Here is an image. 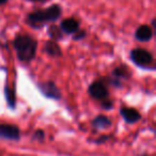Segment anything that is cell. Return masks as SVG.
Returning <instances> with one entry per match:
<instances>
[{"label": "cell", "instance_id": "cell-1", "mask_svg": "<svg viewBox=\"0 0 156 156\" xmlns=\"http://www.w3.org/2000/svg\"><path fill=\"white\" fill-rule=\"evenodd\" d=\"M37 42L28 35H20L14 40V48L20 61H31L37 52Z\"/></svg>", "mask_w": 156, "mask_h": 156}, {"label": "cell", "instance_id": "cell-2", "mask_svg": "<svg viewBox=\"0 0 156 156\" xmlns=\"http://www.w3.org/2000/svg\"><path fill=\"white\" fill-rule=\"evenodd\" d=\"M61 15V8L58 5H50L46 10L43 11H35L33 13L29 14L27 22L32 27H41L46 23H51L58 20Z\"/></svg>", "mask_w": 156, "mask_h": 156}, {"label": "cell", "instance_id": "cell-3", "mask_svg": "<svg viewBox=\"0 0 156 156\" xmlns=\"http://www.w3.org/2000/svg\"><path fill=\"white\" fill-rule=\"evenodd\" d=\"M133 62L136 63L139 66H147L153 62V56L151 52L142 48H136L130 54Z\"/></svg>", "mask_w": 156, "mask_h": 156}, {"label": "cell", "instance_id": "cell-4", "mask_svg": "<svg viewBox=\"0 0 156 156\" xmlns=\"http://www.w3.org/2000/svg\"><path fill=\"white\" fill-rule=\"evenodd\" d=\"M0 139L18 141L20 139V128L16 125H13V124H0Z\"/></svg>", "mask_w": 156, "mask_h": 156}, {"label": "cell", "instance_id": "cell-5", "mask_svg": "<svg viewBox=\"0 0 156 156\" xmlns=\"http://www.w3.org/2000/svg\"><path fill=\"white\" fill-rule=\"evenodd\" d=\"M89 93L95 100L104 101L108 96V90L103 81H94L89 88Z\"/></svg>", "mask_w": 156, "mask_h": 156}, {"label": "cell", "instance_id": "cell-6", "mask_svg": "<svg viewBox=\"0 0 156 156\" xmlns=\"http://www.w3.org/2000/svg\"><path fill=\"white\" fill-rule=\"evenodd\" d=\"M39 88L42 93L47 96V98H54V100H59V98H61V94H60V91H59L58 87H57L54 83H51V81L40 83Z\"/></svg>", "mask_w": 156, "mask_h": 156}, {"label": "cell", "instance_id": "cell-7", "mask_svg": "<svg viewBox=\"0 0 156 156\" xmlns=\"http://www.w3.org/2000/svg\"><path fill=\"white\" fill-rule=\"evenodd\" d=\"M120 112H121V115L123 117V119L125 120V122H127V123H129V124L136 123V122H138L141 118L140 113L134 108L123 107V108H121Z\"/></svg>", "mask_w": 156, "mask_h": 156}, {"label": "cell", "instance_id": "cell-8", "mask_svg": "<svg viewBox=\"0 0 156 156\" xmlns=\"http://www.w3.org/2000/svg\"><path fill=\"white\" fill-rule=\"evenodd\" d=\"M111 120L108 117L104 115H100L96 118H94L92 121V126L95 129H106V128L110 127L111 126Z\"/></svg>", "mask_w": 156, "mask_h": 156}, {"label": "cell", "instance_id": "cell-9", "mask_svg": "<svg viewBox=\"0 0 156 156\" xmlns=\"http://www.w3.org/2000/svg\"><path fill=\"white\" fill-rule=\"evenodd\" d=\"M136 39L141 42H147L153 37V30L149 26H140L136 30Z\"/></svg>", "mask_w": 156, "mask_h": 156}, {"label": "cell", "instance_id": "cell-10", "mask_svg": "<svg viewBox=\"0 0 156 156\" xmlns=\"http://www.w3.org/2000/svg\"><path fill=\"white\" fill-rule=\"evenodd\" d=\"M60 29L65 33H74L78 30V22L74 18H67L61 23Z\"/></svg>", "mask_w": 156, "mask_h": 156}, {"label": "cell", "instance_id": "cell-11", "mask_svg": "<svg viewBox=\"0 0 156 156\" xmlns=\"http://www.w3.org/2000/svg\"><path fill=\"white\" fill-rule=\"evenodd\" d=\"M45 51L51 57H60L61 55H62L60 46H59L58 43H57L56 41H54V40L48 41L47 43L45 44Z\"/></svg>", "mask_w": 156, "mask_h": 156}, {"label": "cell", "instance_id": "cell-12", "mask_svg": "<svg viewBox=\"0 0 156 156\" xmlns=\"http://www.w3.org/2000/svg\"><path fill=\"white\" fill-rule=\"evenodd\" d=\"M61 31L62 30H61L60 28H58V27L51 26L49 29V35L54 39V41H56V40L60 39V37H62V34H61L62 32H61Z\"/></svg>", "mask_w": 156, "mask_h": 156}, {"label": "cell", "instance_id": "cell-13", "mask_svg": "<svg viewBox=\"0 0 156 156\" xmlns=\"http://www.w3.org/2000/svg\"><path fill=\"white\" fill-rule=\"evenodd\" d=\"M45 139V133L42 129H37L32 135V140H37L39 142H43Z\"/></svg>", "mask_w": 156, "mask_h": 156}, {"label": "cell", "instance_id": "cell-14", "mask_svg": "<svg viewBox=\"0 0 156 156\" xmlns=\"http://www.w3.org/2000/svg\"><path fill=\"white\" fill-rule=\"evenodd\" d=\"M127 75H128V72L124 66L118 67V69H115L113 71V76L115 77H127Z\"/></svg>", "mask_w": 156, "mask_h": 156}, {"label": "cell", "instance_id": "cell-15", "mask_svg": "<svg viewBox=\"0 0 156 156\" xmlns=\"http://www.w3.org/2000/svg\"><path fill=\"white\" fill-rule=\"evenodd\" d=\"M110 139V136H107V135H103V136H101L100 138H98L95 140V143H98V144H103V143L107 142V141Z\"/></svg>", "mask_w": 156, "mask_h": 156}, {"label": "cell", "instance_id": "cell-16", "mask_svg": "<svg viewBox=\"0 0 156 156\" xmlns=\"http://www.w3.org/2000/svg\"><path fill=\"white\" fill-rule=\"evenodd\" d=\"M30 1H37V2H43L45 0H30Z\"/></svg>", "mask_w": 156, "mask_h": 156}, {"label": "cell", "instance_id": "cell-17", "mask_svg": "<svg viewBox=\"0 0 156 156\" xmlns=\"http://www.w3.org/2000/svg\"><path fill=\"white\" fill-rule=\"evenodd\" d=\"M5 2H7V0H0V5H3Z\"/></svg>", "mask_w": 156, "mask_h": 156}]
</instances>
